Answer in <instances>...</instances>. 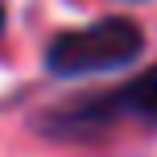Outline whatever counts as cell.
Instances as JSON below:
<instances>
[{
	"label": "cell",
	"mask_w": 157,
	"mask_h": 157,
	"mask_svg": "<svg viewBox=\"0 0 157 157\" xmlns=\"http://www.w3.org/2000/svg\"><path fill=\"white\" fill-rule=\"evenodd\" d=\"M120 116H141L157 124V66L141 71L136 78H128L124 87L116 91H91V95H78V99H66L41 120L50 136H95L103 128H112Z\"/></svg>",
	"instance_id": "1"
},
{
	"label": "cell",
	"mask_w": 157,
	"mask_h": 157,
	"mask_svg": "<svg viewBox=\"0 0 157 157\" xmlns=\"http://www.w3.org/2000/svg\"><path fill=\"white\" fill-rule=\"evenodd\" d=\"M145 50V37L128 17H103L83 29H66L50 41L46 66L54 75H99V71H120L136 62Z\"/></svg>",
	"instance_id": "2"
},
{
	"label": "cell",
	"mask_w": 157,
	"mask_h": 157,
	"mask_svg": "<svg viewBox=\"0 0 157 157\" xmlns=\"http://www.w3.org/2000/svg\"><path fill=\"white\" fill-rule=\"evenodd\" d=\"M0 29H4V8H0Z\"/></svg>",
	"instance_id": "3"
}]
</instances>
